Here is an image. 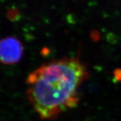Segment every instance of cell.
<instances>
[{"mask_svg":"<svg viewBox=\"0 0 121 121\" xmlns=\"http://www.w3.org/2000/svg\"><path fill=\"white\" fill-rule=\"evenodd\" d=\"M88 75L87 67L78 57L46 62L27 77V99L40 119H56L77 105L78 88Z\"/></svg>","mask_w":121,"mask_h":121,"instance_id":"obj_1","label":"cell"},{"mask_svg":"<svg viewBox=\"0 0 121 121\" xmlns=\"http://www.w3.org/2000/svg\"><path fill=\"white\" fill-rule=\"evenodd\" d=\"M24 48L17 38L4 37L0 42V59L4 65H13L20 61L22 57Z\"/></svg>","mask_w":121,"mask_h":121,"instance_id":"obj_2","label":"cell"},{"mask_svg":"<svg viewBox=\"0 0 121 121\" xmlns=\"http://www.w3.org/2000/svg\"><path fill=\"white\" fill-rule=\"evenodd\" d=\"M114 77L118 81L121 80V69H117L114 70Z\"/></svg>","mask_w":121,"mask_h":121,"instance_id":"obj_3","label":"cell"}]
</instances>
